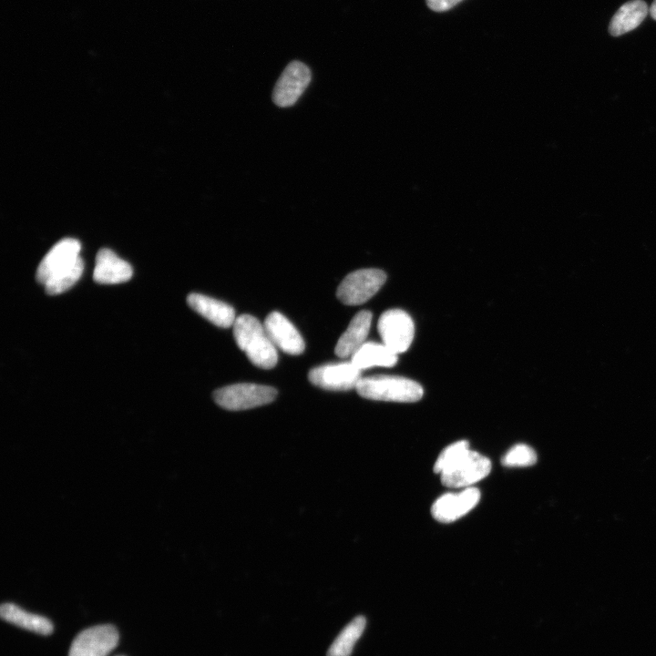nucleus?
<instances>
[{"label": "nucleus", "instance_id": "nucleus-24", "mask_svg": "<svg viewBox=\"0 0 656 656\" xmlns=\"http://www.w3.org/2000/svg\"><path fill=\"white\" fill-rule=\"evenodd\" d=\"M651 16L656 20V0L653 1L651 4L650 9H649Z\"/></svg>", "mask_w": 656, "mask_h": 656}, {"label": "nucleus", "instance_id": "nucleus-20", "mask_svg": "<svg viewBox=\"0 0 656 656\" xmlns=\"http://www.w3.org/2000/svg\"><path fill=\"white\" fill-rule=\"evenodd\" d=\"M84 261L78 258L73 264L49 278L44 284L46 293L56 295L71 288L81 277Z\"/></svg>", "mask_w": 656, "mask_h": 656}, {"label": "nucleus", "instance_id": "nucleus-12", "mask_svg": "<svg viewBox=\"0 0 656 656\" xmlns=\"http://www.w3.org/2000/svg\"><path fill=\"white\" fill-rule=\"evenodd\" d=\"M264 328L275 347L297 355L304 351V341L295 326L281 313L272 312L265 318Z\"/></svg>", "mask_w": 656, "mask_h": 656}, {"label": "nucleus", "instance_id": "nucleus-11", "mask_svg": "<svg viewBox=\"0 0 656 656\" xmlns=\"http://www.w3.org/2000/svg\"><path fill=\"white\" fill-rule=\"evenodd\" d=\"M81 250L77 240L66 238L56 243L40 261L36 270V280L45 284L56 273L73 264Z\"/></svg>", "mask_w": 656, "mask_h": 656}, {"label": "nucleus", "instance_id": "nucleus-6", "mask_svg": "<svg viewBox=\"0 0 656 656\" xmlns=\"http://www.w3.org/2000/svg\"><path fill=\"white\" fill-rule=\"evenodd\" d=\"M377 329L383 343L396 354L409 348L415 333L412 318L400 309L383 313L378 320Z\"/></svg>", "mask_w": 656, "mask_h": 656}, {"label": "nucleus", "instance_id": "nucleus-14", "mask_svg": "<svg viewBox=\"0 0 656 656\" xmlns=\"http://www.w3.org/2000/svg\"><path fill=\"white\" fill-rule=\"evenodd\" d=\"M187 302L196 313L216 326L228 328L233 325L234 309L228 303L200 293L188 295Z\"/></svg>", "mask_w": 656, "mask_h": 656}, {"label": "nucleus", "instance_id": "nucleus-19", "mask_svg": "<svg viewBox=\"0 0 656 656\" xmlns=\"http://www.w3.org/2000/svg\"><path fill=\"white\" fill-rule=\"evenodd\" d=\"M366 620L359 615L353 619L338 634L328 649L327 656H350L356 641L365 628Z\"/></svg>", "mask_w": 656, "mask_h": 656}, {"label": "nucleus", "instance_id": "nucleus-23", "mask_svg": "<svg viewBox=\"0 0 656 656\" xmlns=\"http://www.w3.org/2000/svg\"><path fill=\"white\" fill-rule=\"evenodd\" d=\"M462 0H426L430 9L436 12H444L451 9Z\"/></svg>", "mask_w": 656, "mask_h": 656}, {"label": "nucleus", "instance_id": "nucleus-4", "mask_svg": "<svg viewBox=\"0 0 656 656\" xmlns=\"http://www.w3.org/2000/svg\"><path fill=\"white\" fill-rule=\"evenodd\" d=\"M385 280L386 275L382 270H357L345 276L339 284L336 294L346 305H359L373 297Z\"/></svg>", "mask_w": 656, "mask_h": 656}, {"label": "nucleus", "instance_id": "nucleus-16", "mask_svg": "<svg viewBox=\"0 0 656 656\" xmlns=\"http://www.w3.org/2000/svg\"><path fill=\"white\" fill-rule=\"evenodd\" d=\"M649 12L643 0H630L622 5L614 14L609 30L613 36H619L638 27Z\"/></svg>", "mask_w": 656, "mask_h": 656}, {"label": "nucleus", "instance_id": "nucleus-3", "mask_svg": "<svg viewBox=\"0 0 656 656\" xmlns=\"http://www.w3.org/2000/svg\"><path fill=\"white\" fill-rule=\"evenodd\" d=\"M277 395L275 388L268 385L243 383L217 389L213 398L220 407L240 411L254 408L272 402Z\"/></svg>", "mask_w": 656, "mask_h": 656}, {"label": "nucleus", "instance_id": "nucleus-1", "mask_svg": "<svg viewBox=\"0 0 656 656\" xmlns=\"http://www.w3.org/2000/svg\"><path fill=\"white\" fill-rule=\"evenodd\" d=\"M232 326L237 345L254 365L262 369H271L276 365V347L258 319L242 314L236 318Z\"/></svg>", "mask_w": 656, "mask_h": 656}, {"label": "nucleus", "instance_id": "nucleus-21", "mask_svg": "<svg viewBox=\"0 0 656 656\" xmlns=\"http://www.w3.org/2000/svg\"><path fill=\"white\" fill-rule=\"evenodd\" d=\"M469 449V444L466 440L456 441L449 445L437 456L434 465V471L440 475L456 462Z\"/></svg>", "mask_w": 656, "mask_h": 656}, {"label": "nucleus", "instance_id": "nucleus-15", "mask_svg": "<svg viewBox=\"0 0 656 656\" xmlns=\"http://www.w3.org/2000/svg\"><path fill=\"white\" fill-rule=\"evenodd\" d=\"M371 323V312L363 310L357 313L340 336L334 349L335 354L343 358L351 357L365 343Z\"/></svg>", "mask_w": 656, "mask_h": 656}, {"label": "nucleus", "instance_id": "nucleus-10", "mask_svg": "<svg viewBox=\"0 0 656 656\" xmlns=\"http://www.w3.org/2000/svg\"><path fill=\"white\" fill-rule=\"evenodd\" d=\"M479 500L480 491L477 487H466L439 497L432 505L431 514L439 522H454L473 509Z\"/></svg>", "mask_w": 656, "mask_h": 656}, {"label": "nucleus", "instance_id": "nucleus-7", "mask_svg": "<svg viewBox=\"0 0 656 656\" xmlns=\"http://www.w3.org/2000/svg\"><path fill=\"white\" fill-rule=\"evenodd\" d=\"M118 642V633L113 625L93 626L83 630L74 638L68 656H108Z\"/></svg>", "mask_w": 656, "mask_h": 656}, {"label": "nucleus", "instance_id": "nucleus-8", "mask_svg": "<svg viewBox=\"0 0 656 656\" xmlns=\"http://www.w3.org/2000/svg\"><path fill=\"white\" fill-rule=\"evenodd\" d=\"M361 372L351 361L333 363L311 369L308 378L313 384L325 390L347 391L356 388L362 378Z\"/></svg>", "mask_w": 656, "mask_h": 656}, {"label": "nucleus", "instance_id": "nucleus-2", "mask_svg": "<svg viewBox=\"0 0 656 656\" xmlns=\"http://www.w3.org/2000/svg\"><path fill=\"white\" fill-rule=\"evenodd\" d=\"M355 389L362 397L378 401L410 403L418 401L423 395V388L418 383L397 375L362 377Z\"/></svg>", "mask_w": 656, "mask_h": 656}, {"label": "nucleus", "instance_id": "nucleus-9", "mask_svg": "<svg viewBox=\"0 0 656 656\" xmlns=\"http://www.w3.org/2000/svg\"><path fill=\"white\" fill-rule=\"evenodd\" d=\"M311 78V71L305 64L300 61L291 62L274 86V104L281 108L294 105L308 87Z\"/></svg>", "mask_w": 656, "mask_h": 656}, {"label": "nucleus", "instance_id": "nucleus-22", "mask_svg": "<svg viewBox=\"0 0 656 656\" xmlns=\"http://www.w3.org/2000/svg\"><path fill=\"white\" fill-rule=\"evenodd\" d=\"M536 462V452L525 444L515 445L502 457V464L506 466H528Z\"/></svg>", "mask_w": 656, "mask_h": 656}, {"label": "nucleus", "instance_id": "nucleus-13", "mask_svg": "<svg viewBox=\"0 0 656 656\" xmlns=\"http://www.w3.org/2000/svg\"><path fill=\"white\" fill-rule=\"evenodd\" d=\"M132 274V267L111 250L103 248L98 251L93 272L95 282L116 284L128 281Z\"/></svg>", "mask_w": 656, "mask_h": 656}, {"label": "nucleus", "instance_id": "nucleus-5", "mask_svg": "<svg viewBox=\"0 0 656 656\" xmlns=\"http://www.w3.org/2000/svg\"><path fill=\"white\" fill-rule=\"evenodd\" d=\"M490 460L471 449L450 467L440 474L444 486L453 488H466L488 476Z\"/></svg>", "mask_w": 656, "mask_h": 656}, {"label": "nucleus", "instance_id": "nucleus-17", "mask_svg": "<svg viewBox=\"0 0 656 656\" xmlns=\"http://www.w3.org/2000/svg\"><path fill=\"white\" fill-rule=\"evenodd\" d=\"M351 362L361 371L374 366L391 367L397 362V354L385 344L365 342L352 356Z\"/></svg>", "mask_w": 656, "mask_h": 656}, {"label": "nucleus", "instance_id": "nucleus-18", "mask_svg": "<svg viewBox=\"0 0 656 656\" xmlns=\"http://www.w3.org/2000/svg\"><path fill=\"white\" fill-rule=\"evenodd\" d=\"M0 615L7 622L41 635L53 631V624L48 619L30 613L14 603L2 604Z\"/></svg>", "mask_w": 656, "mask_h": 656}]
</instances>
